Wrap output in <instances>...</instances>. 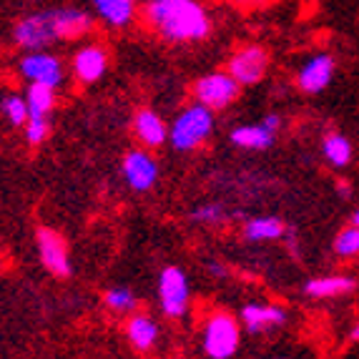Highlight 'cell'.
Returning <instances> with one entry per match:
<instances>
[{
  "label": "cell",
  "instance_id": "obj_1",
  "mask_svg": "<svg viewBox=\"0 0 359 359\" xmlns=\"http://www.w3.org/2000/svg\"><path fill=\"white\" fill-rule=\"evenodd\" d=\"M96 18L83 8L60 6L25 13L13 23V43L20 50H50L55 43L81 41L93 33Z\"/></svg>",
  "mask_w": 359,
  "mask_h": 359
},
{
  "label": "cell",
  "instance_id": "obj_2",
  "mask_svg": "<svg viewBox=\"0 0 359 359\" xmlns=\"http://www.w3.org/2000/svg\"><path fill=\"white\" fill-rule=\"evenodd\" d=\"M146 28L171 46L204 43L214 33V18L204 0H141Z\"/></svg>",
  "mask_w": 359,
  "mask_h": 359
},
{
  "label": "cell",
  "instance_id": "obj_3",
  "mask_svg": "<svg viewBox=\"0 0 359 359\" xmlns=\"http://www.w3.org/2000/svg\"><path fill=\"white\" fill-rule=\"evenodd\" d=\"M216 128V116L214 111H209L201 103H189L186 108H181L176 118L168 123V144L174 146V151L189 154L196 151L211 138Z\"/></svg>",
  "mask_w": 359,
  "mask_h": 359
},
{
  "label": "cell",
  "instance_id": "obj_4",
  "mask_svg": "<svg viewBox=\"0 0 359 359\" xmlns=\"http://www.w3.org/2000/svg\"><path fill=\"white\" fill-rule=\"evenodd\" d=\"M201 352L209 359H231L239 352L241 324L229 311H214L201 324Z\"/></svg>",
  "mask_w": 359,
  "mask_h": 359
},
{
  "label": "cell",
  "instance_id": "obj_5",
  "mask_svg": "<svg viewBox=\"0 0 359 359\" xmlns=\"http://www.w3.org/2000/svg\"><path fill=\"white\" fill-rule=\"evenodd\" d=\"M194 101L206 106L209 111H226L241 96V86L226 71H209L198 76L191 86Z\"/></svg>",
  "mask_w": 359,
  "mask_h": 359
},
{
  "label": "cell",
  "instance_id": "obj_6",
  "mask_svg": "<svg viewBox=\"0 0 359 359\" xmlns=\"http://www.w3.org/2000/svg\"><path fill=\"white\" fill-rule=\"evenodd\" d=\"M224 71L241 86V88H252L259 86L269 73V50L259 46V43H249L236 48L226 60Z\"/></svg>",
  "mask_w": 359,
  "mask_h": 359
},
{
  "label": "cell",
  "instance_id": "obj_7",
  "mask_svg": "<svg viewBox=\"0 0 359 359\" xmlns=\"http://www.w3.org/2000/svg\"><path fill=\"white\" fill-rule=\"evenodd\" d=\"M191 304V284L181 266H166L158 274V306L166 319H181Z\"/></svg>",
  "mask_w": 359,
  "mask_h": 359
},
{
  "label": "cell",
  "instance_id": "obj_8",
  "mask_svg": "<svg viewBox=\"0 0 359 359\" xmlns=\"http://www.w3.org/2000/svg\"><path fill=\"white\" fill-rule=\"evenodd\" d=\"M18 76L25 83H41L58 90L66 81V66L50 50H25L18 60Z\"/></svg>",
  "mask_w": 359,
  "mask_h": 359
},
{
  "label": "cell",
  "instance_id": "obj_9",
  "mask_svg": "<svg viewBox=\"0 0 359 359\" xmlns=\"http://www.w3.org/2000/svg\"><path fill=\"white\" fill-rule=\"evenodd\" d=\"M334 73L337 58L327 50H319V53H311L302 60L299 68H297V76H294V83L306 96H317V93L330 88L332 81H334Z\"/></svg>",
  "mask_w": 359,
  "mask_h": 359
},
{
  "label": "cell",
  "instance_id": "obj_10",
  "mask_svg": "<svg viewBox=\"0 0 359 359\" xmlns=\"http://www.w3.org/2000/svg\"><path fill=\"white\" fill-rule=\"evenodd\" d=\"M121 174H123V179H126L128 189L144 194V191H151V189H154L161 171H158V161H156L149 151L133 149L123 156V161H121Z\"/></svg>",
  "mask_w": 359,
  "mask_h": 359
},
{
  "label": "cell",
  "instance_id": "obj_11",
  "mask_svg": "<svg viewBox=\"0 0 359 359\" xmlns=\"http://www.w3.org/2000/svg\"><path fill=\"white\" fill-rule=\"evenodd\" d=\"M36 244H38V257L41 264L58 279L71 276V257H68V244L58 231L48 226H41L36 231Z\"/></svg>",
  "mask_w": 359,
  "mask_h": 359
},
{
  "label": "cell",
  "instance_id": "obj_12",
  "mask_svg": "<svg viewBox=\"0 0 359 359\" xmlns=\"http://www.w3.org/2000/svg\"><path fill=\"white\" fill-rule=\"evenodd\" d=\"M108 63H111V58H108V50L103 48L101 43H86L73 53L71 73L76 78V83L90 86L106 76Z\"/></svg>",
  "mask_w": 359,
  "mask_h": 359
},
{
  "label": "cell",
  "instance_id": "obj_13",
  "mask_svg": "<svg viewBox=\"0 0 359 359\" xmlns=\"http://www.w3.org/2000/svg\"><path fill=\"white\" fill-rule=\"evenodd\" d=\"M289 322V311L284 306L252 302L241 306V327L249 334H266V332L282 330Z\"/></svg>",
  "mask_w": 359,
  "mask_h": 359
},
{
  "label": "cell",
  "instance_id": "obj_14",
  "mask_svg": "<svg viewBox=\"0 0 359 359\" xmlns=\"http://www.w3.org/2000/svg\"><path fill=\"white\" fill-rule=\"evenodd\" d=\"M88 3L93 8V18L108 30H126L141 11V0H88Z\"/></svg>",
  "mask_w": 359,
  "mask_h": 359
},
{
  "label": "cell",
  "instance_id": "obj_15",
  "mask_svg": "<svg viewBox=\"0 0 359 359\" xmlns=\"http://www.w3.org/2000/svg\"><path fill=\"white\" fill-rule=\"evenodd\" d=\"M133 136L144 149H158L168 141V123L154 108H138L133 114Z\"/></svg>",
  "mask_w": 359,
  "mask_h": 359
},
{
  "label": "cell",
  "instance_id": "obj_16",
  "mask_svg": "<svg viewBox=\"0 0 359 359\" xmlns=\"http://www.w3.org/2000/svg\"><path fill=\"white\" fill-rule=\"evenodd\" d=\"M158 322L144 311H131V317L126 319V337L131 341V347L136 352H151L158 341Z\"/></svg>",
  "mask_w": 359,
  "mask_h": 359
},
{
  "label": "cell",
  "instance_id": "obj_17",
  "mask_svg": "<svg viewBox=\"0 0 359 359\" xmlns=\"http://www.w3.org/2000/svg\"><path fill=\"white\" fill-rule=\"evenodd\" d=\"M229 141H231L236 149H244V151H266V149L274 146L276 133L269 131V128L259 121V123L236 126L231 133H229Z\"/></svg>",
  "mask_w": 359,
  "mask_h": 359
},
{
  "label": "cell",
  "instance_id": "obj_18",
  "mask_svg": "<svg viewBox=\"0 0 359 359\" xmlns=\"http://www.w3.org/2000/svg\"><path fill=\"white\" fill-rule=\"evenodd\" d=\"M357 287L352 276L347 274H327V276H314L304 284V294L311 299H334L341 294H349Z\"/></svg>",
  "mask_w": 359,
  "mask_h": 359
},
{
  "label": "cell",
  "instance_id": "obj_19",
  "mask_svg": "<svg viewBox=\"0 0 359 359\" xmlns=\"http://www.w3.org/2000/svg\"><path fill=\"white\" fill-rule=\"evenodd\" d=\"M287 224L279 216H252L244 224V239L252 244H266V241L284 239Z\"/></svg>",
  "mask_w": 359,
  "mask_h": 359
},
{
  "label": "cell",
  "instance_id": "obj_20",
  "mask_svg": "<svg viewBox=\"0 0 359 359\" xmlns=\"http://www.w3.org/2000/svg\"><path fill=\"white\" fill-rule=\"evenodd\" d=\"M322 156L327 158V163L334 168H344L352 163L354 158V146L344 133L332 131L322 138Z\"/></svg>",
  "mask_w": 359,
  "mask_h": 359
},
{
  "label": "cell",
  "instance_id": "obj_21",
  "mask_svg": "<svg viewBox=\"0 0 359 359\" xmlns=\"http://www.w3.org/2000/svg\"><path fill=\"white\" fill-rule=\"evenodd\" d=\"M25 106H28V116H46L48 118L50 111L58 103V93L50 86H41V83H28L23 93Z\"/></svg>",
  "mask_w": 359,
  "mask_h": 359
},
{
  "label": "cell",
  "instance_id": "obj_22",
  "mask_svg": "<svg viewBox=\"0 0 359 359\" xmlns=\"http://www.w3.org/2000/svg\"><path fill=\"white\" fill-rule=\"evenodd\" d=\"M0 114H3V118H6L13 128H23L25 121H28L25 98L20 96V93H8V96H3L0 98Z\"/></svg>",
  "mask_w": 359,
  "mask_h": 359
},
{
  "label": "cell",
  "instance_id": "obj_23",
  "mask_svg": "<svg viewBox=\"0 0 359 359\" xmlns=\"http://www.w3.org/2000/svg\"><path fill=\"white\" fill-rule=\"evenodd\" d=\"M103 302L111 311H118V314H128V311H136L138 299L136 294L128 287H114L103 294Z\"/></svg>",
  "mask_w": 359,
  "mask_h": 359
},
{
  "label": "cell",
  "instance_id": "obj_24",
  "mask_svg": "<svg viewBox=\"0 0 359 359\" xmlns=\"http://www.w3.org/2000/svg\"><path fill=\"white\" fill-rule=\"evenodd\" d=\"M334 254L339 259H354L359 257V229L349 224L347 229H341L334 239Z\"/></svg>",
  "mask_w": 359,
  "mask_h": 359
},
{
  "label": "cell",
  "instance_id": "obj_25",
  "mask_svg": "<svg viewBox=\"0 0 359 359\" xmlns=\"http://www.w3.org/2000/svg\"><path fill=\"white\" fill-rule=\"evenodd\" d=\"M189 219H191L194 224L216 226V224H222L224 219H226V209H224V204H216V201H211V204H198L196 209L189 214Z\"/></svg>",
  "mask_w": 359,
  "mask_h": 359
},
{
  "label": "cell",
  "instance_id": "obj_26",
  "mask_svg": "<svg viewBox=\"0 0 359 359\" xmlns=\"http://www.w3.org/2000/svg\"><path fill=\"white\" fill-rule=\"evenodd\" d=\"M50 133V121L46 116H28L23 126V136L30 146H41Z\"/></svg>",
  "mask_w": 359,
  "mask_h": 359
},
{
  "label": "cell",
  "instance_id": "obj_27",
  "mask_svg": "<svg viewBox=\"0 0 359 359\" xmlns=\"http://www.w3.org/2000/svg\"><path fill=\"white\" fill-rule=\"evenodd\" d=\"M262 123H264L266 128H269V131L279 133V131H282V126H284V118H282V114H274V111H271V114L264 116Z\"/></svg>",
  "mask_w": 359,
  "mask_h": 359
},
{
  "label": "cell",
  "instance_id": "obj_28",
  "mask_svg": "<svg viewBox=\"0 0 359 359\" xmlns=\"http://www.w3.org/2000/svg\"><path fill=\"white\" fill-rule=\"evenodd\" d=\"M233 3L244 8H264V6H269L271 0H233Z\"/></svg>",
  "mask_w": 359,
  "mask_h": 359
},
{
  "label": "cell",
  "instance_id": "obj_29",
  "mask_svg": "<svg viewBox=\"0 0 359 359\" xmlns=\"http://www.w3.org/2000/svg\"><path fill=\"white\" fill-rule=\"evenodd\" d=\"M337 194L344 198H352V186H349V181H339V184H337Z\"/></svg>",
  "mask_w": 359,
  "mask_h": 359
},
{
  "label": "cell",
  "instance_id": "obj_30",
  "mask_svg": "<svg viewBox=\"0 0 359 359\" xmlns=\"http://www.w3.org/2000/svg\"><path fill=\"white\" fill-rule=\"evenodd\" d=\"M209 274L211 276H226V269H224L219 262H209Z\"/></svg>",
  "mask_w": 359,
  "mask_h": 359
},
{
  "label": "cell",
  "instance_id": "obj_31",
  "mask_svg": "<svg viewBox=\"0 0 359 359\" xmlns=\"http://www.w3.org/2000/svg\"><path fill=\"white\" fill-rule=\"evenodd\" d=\"M349 224L359 229V209H354V211H352V216H349Z\"/></svg>",
  "mask_w": 359,
  "mask_h": 359
},
{
  "label": "cell",
  "instance_id": "obj_32",
  "mask_svg": "<svg viewBox=\"0 0 359 359\" xmlns=\"http://www.w3.org/2000/svg\"><path fill=\"white\" fill-rule=\"evenodd\" d=\"M349 339L359 341V319H357V324H354V330H352V334H349Z\"/></svg>",
  "mask_w": 359,
  "mask_h": 359
},
{
  "label": "cell",
  "instance_id": "obj_33",
  "mask_svg": "<svg viewBox=\"0 0 359 359\" xmlns=\"http://www.w3.org/2000/svg\"><path fill=\"white\" fill-rule=\"evenodd\" d=\"M276 359H289V357H276Z\"/></svg>",
  "mask_w": 359,
  "mask_h": 359
}]
</instances>
